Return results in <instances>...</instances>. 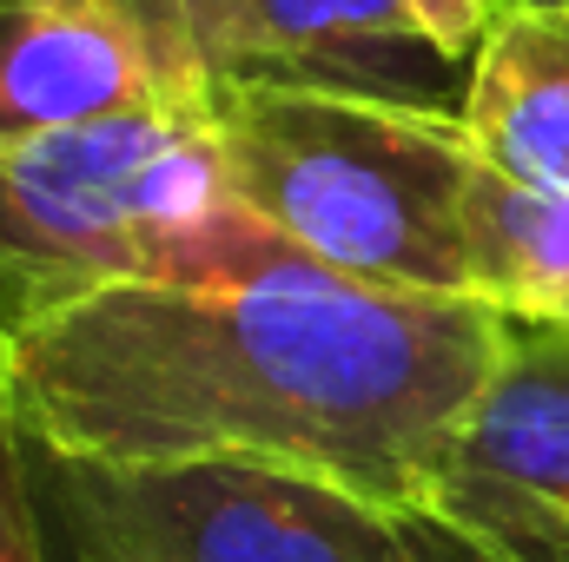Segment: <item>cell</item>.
<instances>
[{"mask_svg":"<svg viewBox=\"0 0 569 562\" xmlns=\"http://www.w3.org/2000/svg\"><path fill=\"white\" fill-rule=\"evenodd\" d=\"M510 318L284 259L113 284L13 338L7 418L87 463H266L425 510Z\"/></svg>","mask_w":569,"mask_h":562,"instance_id":"cell-1","label":"cell"},{"mask_svg":"<svg viewBox=\"0 0 569 562\" xmlns=\"http://www.w3.org/2000/svg\"><path fill=\"white\" fill-rule=\"evenodd\" d=\"M298 259L226 179L206 93L0 140V324L20 338L113 284L252 279Z\"/></svg>","mask_w":569,"mask_h":562,"instance_id":"cell-2","label":"cell"},{"mask_svg":"<svg viewBox=\"0 0 569 562\" xmlns=\"http://www.w3.org/2000/svg\"><path fill=\"white\" fill-rule=\"evenodd\" d=\"M206 107L232 199L298 259L385 291L477 298L470 185L483 159L463 113L279 80H206Z\"/></svg>","mask_w":569,"mask_h":562,"instance_id":"cell-3","label":"cell"},{"mask_svg":"<svg viewBox=\"0 0 569 562\" xmlns=\"http://www.w3.org/2000/svg\"><path fill=\"white\" fill-rule=\"evenodd\" d=\"M40 516L100 562H483L430 510L266 463H87L20 436Z\"/></svg>","mask_w":569,"mask_h":562,"instance_id":"cell-4","label":"cell"},{"mask_svg":"<svg viewBox=\"0 0 569 562\" xmlns=\"http://www.w3.org/2000/svg\"><path fill=\"white\" fill-rule=\"evenodd\" d=\"M425 510L483 562H569V331L517 324L430 470Z\"/></svg>","mask_w":569,"mask_h":562,"instance_id":"cell-5","label":"cell"},{"mask_svg":"<svg viewBox=\"0 0 569 562\" xmlns=\"http://www.w3.org/2000/svg\"><path fill=\"white\" fill-rule=\"evenodd\" d=\"M206 80L331 87L463 113L470 60L425 20V0H166Z\"/></svg>","mask_w":569,"mask_h":562,"instance_id":"cell-6","label":"cell"},{"mask_svg":"<svg viewBox=\"0 0 569 562\" xmlns=\"http://www.w3.org/2000/svg\"><path fill=\"white\" fill-rule=\"evenodd\" d=\"M206 93L166 0H0V140Z\"/></svg>","mask_w":569,"mask_h":562,"instance_id":"cell-7","label":"cell"},{"mask_svg":"<svg viewBox=\"0 0 569 562\" xmlns=\"http://www.w3.org/2000/svg\"><path fill=\"white\" fill-rule=\"evenodd\" d=\"M477 159L517 185H569V0H503L463 93Z\"/></svg>","mask_w":569,"mask_h":562,"instance_id":"cell-8","label":"cell"},{"mask_svg":"<svg viewBox=\"0 0 569 562\" xmlns=\"http://www.w3.org/2000/svg\"><path fill=\"white\" fill-rule=\"evenodd\" d=\"M470 265L490 311L569 331V185H517L483 165L470 185Z\"/></svg>","mask_w":569,"mask_h":562,"instance_id":"cell-9","label":"cell"},{"mask_svg":"<svg viewBox=\"0 0 569 562\" xmlns=\"http://www.w3.org/2000/svg\"><path fill=\"white\" fill-rule=\"evenodd\" d=\"M0 562H53L40 496L27 476V450H20V430L7 418V404H0Z\"/></svg>","mask_w":569,"mask_h":562,"instance_id":"cell-10","label":"cell"},{"mask_svg":"<svg viewBox=\"0 0 569 562\" xmlns=\"http://www.w3.org/2000/svg\"><path fill=\"white\" fill-rule=\"evenodd\" d=\"M40 523H47V516H40ZM47 550H53V562H100L93 550H80V543H73L67 530H53V523H47Z\"/></svg>","mask_w":569,"mask_h":562,"instance_id":"cell-11","label":"cell"},{"mask_svg":"<svg viewBox=\"0 0 569 562\" xmlns=\"http://www.w3.org/2000/svg\"><path fill=\"white\" fill-rule=\"evenodd\" d=\"M7 364H13V331L0 324V404H7Z\"/></svg>","mask_w":569,"mask_h":562,"instance_id":"cell-12","label":"cell"}]
</instances>
